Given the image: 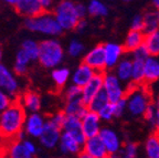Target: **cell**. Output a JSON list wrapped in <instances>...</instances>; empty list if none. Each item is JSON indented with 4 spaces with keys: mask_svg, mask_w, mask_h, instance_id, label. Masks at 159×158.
<instances>
[{
    "mask_svg": "<svg viewBox=\"0 0 159 158\" xmlns=\"http://www.w3.org/2000/svg\"><path fill=\"white\" fill-rule=\"evenodd\" d=\"M27 114L18 100L0 114V135L5 138L15 139L23 131Z\"/></svg>",
    "mask_w": 159,
    "mask_h": 158,
    "instance_id": "obj_1",
    "label": "cell"
},
{
    "mask_svg": "<svg viewBox=\"0 0 159 158\" xmlns=\"http://www.w3.org/2000/svg\"><path fill=\"white\" fill-rule=\"evenodd\" d=\"M64 59V49L55 39H47L39 43L38 61L47 69H57Z\"/></svg>",
    "mask_w": 159,
    "mask_h": 158,
    "instance_id": "obj_2",
    "label": "cell"
},
{
    "mask_svg": "<svg viewBox=\"0 0 159 158\" xmlns=\"http://www.w3.org/2000/svg\"><path fill=\"white\" fill-rule=\"evenodd\" d=\"M25 27L32 32H38L50 37H57L63 32L52 12H43L34 18H28Z\"/></svg>",
    "mask_w": 159,
    "mask_h": 158,
    "instance_id": "obj_3",
    "label": "cell"
},
{
    "mask_svg": "<svg viewBox=\"0 0 159 158\" xmlns=\"http://www.w3.org/2000/svg\"><path fill=\"white\" fill-rule=\"evenodd\" d=\"M139 86L132 83L127 89L126 93L127 109L128 113L134 117L144 116L146 109L152 104L148 93Z\"/></svg>",
    "mask_w": 159,
    "mask_h": 158,
    "instance_id": "obj_4",
    "label": "cell"
},
{
    "mask_svg": "<svg viewBox=\"0 0 159 158\" xmlns=\"http://www.w3.org/2000/svg\"><path fill=\"white\" fill-rule=\"evenodd\" d=\"M53 15L63 31L75 29L77 22L80 21L76 8H75V2L70 1V0L60 1L54 7Z\"/></svg>",
    "mask_w": 159,
    "mask_h": 158,
    "instance_id": "obj_5",
    "label": "cell"
},
{
    "mask_svg": "<svg viewBox=\"0 0 159 158\" xmlns=\"http://www.w3.org/2000/svg\"><path fill=\"white\" fill-rule=\"evenodd\" d=\"M103 91L106 93L111 104L117 103L126 97L127 90L113 72H104L103 74Z\"/></svg>",
    "mask_w": 159,
    "mask_h": 158,
    "instance_id": "obj_6",
    "label": "cell"
},
{
    "mask_svg": "<svg viewBox=\"0 0 159 158\" xmlns=\"http://www.w3.org/2000/svg\"><path fill=\"white\" fill-rule=\"evenodd\" d=\"M0 90L13 100L20 91V84L16 74L2 63H0Z\"/></svg>",
    "mask_w": 159,
    "mask_h": 158,
    "instance_id": "obj_7",
    "label": "cell"
},
{
    "mask_svg": "<svg viewBox=\"0 0 159 158\" xmlns=\"http://www.w3.org/2000/svg\"><path fill=\"white\" fill-rule=\"evenodd\" d=\"M6 2L13 7L17 12L25 16V18H34L43 13L40 0H7Z\"/></svg>",
    "mask_w": 159,
    "mask_h": 158,
    "instance_id": "obj_8",
    "label": "cell"
},
{
    "mask_svg": "<svg viewBox=\"0 0 159 158\" xmlns=\"http://www.w3.org/2000/svg\"><path fill=\"white\" fill-rule=\"evenodd\" d=\"M83 63L89 65L96 73H104L106 69L104 44H98L89 50L83 59Z\"/></svg>",
    "mask_w": 159,
    "mask_h": 158,
    "instance_id": "obj_9",
    "label": "cell"
},
{
    "mask_svg": "<svg viewBox=\"0 0 159 158\" xmlns=\"http://www.w3.org/2000/svg\"><path fill=\"white\" fill-rule=\"evenodd\" d=\"M98 137L104 144L105 148L109 155H115L120 151L123 147L122 139L116 131L109 127H103L98 134Z\"/></svg>",
    "mask_w": 159,
    "mask_h": 158,
    "instance_id": "obj_10",
    "label": "cell"
},
{
    "mask_svg": "<svg viewBox=\"0 0 159 158\" xmlns=\"http://www.w3.org/2000/svg\"><path fill=\"white\" fill-rule=\"evenodd\" d=\"M62 135V129L53 125L49 119H47L44 128L39 137L41 145L47 149H53L59 146V142Z\"/></svg>",
    "mask_w": 159,
    "mask_h": 158,
    "instance_id": "obj_11",
    "label": "cell"
},
{
    "mask_svg": "<svg viewBox=\"0 0 159 158\" xmlns=\"http://www.w3.org/2000/svg\"><path fill=\"white\" fill-rule=\"evenodd\" d=\"M81 122H82L83 133L86 139L98 136L102 127H101V118L96 113L87 111L84 116L81 118Z\"/></svg>",
    "mask_w": 159,
    "mask_h": 158,
    "instance_id": "obj_12",
    "label": "cell"
},
{
    "mask_svg": "<svg viewBox=\"0 0 159 158\" xmlns=\"http://www.w3.org/2000/svg\"><path fill=\"white\" fill-rule=\"evenodd\" d=\"M45 122H47V119L40 113L29 114L27 118H25L23 131H25V133L27 135L39 138L41 134H42L43 128H44Z\"/></svg>",
    "mask_w": 159,
    "mask_h": 158,
    "instance_id": "obj_13",
    "label": "cell"
},
{
    "mask_svg": "<svg viewBox=\"0 0 159 158\" xmlns=\"http://www.w3.org/2000/svg\"><path fill=\"white\" fill-rule=\"evenodd\" d=\"M103 74L104 73H95L93 79L82 89V102L86 106L99 92L103 91Z\"/></svg>",
    "mask_w": 159,
    "mask_h": 158,
    "instance_id": "obj_14",
    "label": "cell"
},
{
    "mask_svg": "<svg viewBox=\"0 0 159 158\" xmlns=\"http://www.w3.org/2000/svg\"><path fill=\"white\" fill-rule=\"evenodd\" d=\"M62 131L64 133L69 134V135L73 136L82 146L85 143V141H86V137H85L84 133H83L82 122H81L80 117L66 116L64 124H63Z\"/></svg>",
    "mask_w": 159,
    "mask_h": 158,
    "instance_id": "obj_15",
    "label": "cell"
},
{
    "mask_svg": "<svg viewBox=\"0 0 159 158\" xmlns=\"http://www.w3.org/2000/svg\"><path fill=\"white\" fill-rule=\"evenodd\" d=\"M82 151L89 155L93 158H108L109 154L105 148L104 144L101 141L98 136L87 138L85 143L83 144Z\"/></svg>",
    "mask_w": 159,
    "mask_h": 158,
    "instance_id": "obj_16",
    "label": "cell"
},
{
    "mask_svg": "<svg viewBox=\"0 0 159 158\" xmlns=\"http://www.w3.org/2000/svg\"><path fill=\"white\" fill-rule=\"evenodd\" d=\"M105 51V63H106V69H113L117 65L122 55L124 53V48L118 43L115 42H108L104 44Z\"/></svg>",
    "mask_w": 159,
    "mask_h": 158,
    "instance_id": "obj_17",
    "label": "cell"
},
{
    "mask_svg": "<svg viewBox=\"0 0 159 158\" xmlns=\"http://www.w3.org/2000/svg\"><path fill=\"white\" fill-rule=\"evenodd\" d=\"M95 73H96V72L93 69H91V67L85 64V63L80 64L72 75L73 85H76V86L83 89V87L93 79Z\"/></svg>",
    "mask_w": 159,
    "mask_h": 158,
    "instance_id": "obj_18",
    "label": "cell"
},
{
    "mask_svg": "<svg viewBox=\"0 0 159 158\" xmlns=\"http://www.w3.org/2000/svg\"><path fill=\"white\" fill-rule=\"evenodd\" d=\"M19 103L23 107L25 112H30V114L38 113L41 109V97L37 92L28 91L21 95Z\"/></svg>",
    "mask_w": 159,
    "mask_h": 158,
    "instance_id": "obj_19",
    "label": "cell"
},
{
    "mask_svg": "<svg viewBox=\"0 0 159 158\" xmlns=\"http://www.w3.org/2000/svg\"><path fill=\"white\" fill-rule=\"evenodd\" d=\"M83 146L73 137V136L69 135V134L62 132L61 138L59 142V148L63 154H74V155H79L82 151Z\"/></svg>",
    "mask_w": 159,
    "mask_h": 158,
    "instance_id": "obj_20",
    "label": "cell"
},
{
    "mask_svg": "<svg viewBox=\"0 0 159 158\" xmlns=\"http://www.w3.org/2000/svg\"><path fill=\"white\" fill-rule=\"evenodd\" d=\"M159 80V60L149 57L144 63V83H152Z\"/></svg>",
    "mask_w": 159,
    "mask_h": 158,
    "instance_id": "obj_21",
    "label": "cell"
},
{
    "mask_svg": "<svg viewBox=\"0 0 159 158\" xmlns=\"http://www.w3.org/2000/svg\"><path fill=\"white\" fill-rule=\"evenodd\" d=\"M132 71H133V60L129 58H122L120 61L115 67L114 74L117 79L122 82H132Z\"/></svg>",
    "mask_w": 159,
    "mask_h": 158,
    "instance_id": "obj_22",
    "label": "cell"
},
{
    "mask_svg": "<svg viewBox=\"0 0 159 158\" xmlns=\"http://www.w3.org/2000/svg\"><path fill=\"white\" fill-rule=\"evenodd\" d=\"M6 158H33V156L25 149L22 142L17 139H11L7 147Z\"/></svg>",
    "mask_w": 159,
    "mask_h": 158,
    "instance_id": "obj_23",
    "label": "cell"
},
{
    "mask_svg": "<svg viewBox=\"0 0 159 158\" xmlns=\"http://www.w3.org/2000/svg\"><path fill=\"white\" fill-rule=\"evenodd\" d=\"M145 41V35L144 32L140 31H133L130 30L127 33V37L124 42V50L126 52H134L139 47H142L144 44Z\"/></svg>",
    "mask_w": 159,
    "mask_h": 158,
    "instance_id": "obj_24",
    "label": "cell"
},
{
    "mask_svg": "<svg viewBox=\"0 0 159 158\" xmlns=\"http://www.w3.org/2000/svg\"><path fill=\"white\" fill-rule=\"evenodd\" d=\"M87 111H89V109L86 105H84L82 100H76V101L66 102L63 112L66 116H76L82 118Z\"/></svg>",
    "mask_w": 159,
    "mask_h": 158,
    "instance_id": "obj_25",
    "label": "cell"
},
{
    "mask_svg": "<svg viewBox=\"0 0 159 158\" xmlns=\"http://www.w3.org/2000/svg\"><path fill=\"white\" fill-rule=\"evenodd\" d=\"M31 63L29 57L25 53L23 50L20 49L16 54V61L13 65V73L17 75H25L29 69V64Z\"/></svg>",
    "mask_w": 159,
    "mask_h": 158,
    "instance_id": "obj_26",
    "label": "cell"
},
{
    "mask_svg": "<svg viewBox=\"0 0 159 158\" xmlns=\"http://www.w3.org/2000/svg\"><path fill=\"white\" fill-rule=\"evenodd\" d=\"M159 30V18L156 10L148 11L144 15V35H149Z\"/></svg>",
    "mask_w": 159,
    "mask_h": 158,
    "instance_id": "obj_27",
    "label": "cell"
},
{
    "mask_svg": "<svg viewBox=\"0 0 159 158\" xmlns=\"http://www.w3.org/2000/svg\"><path fill=\"white\" fill-rule=\"evenodd\" d=\"M144 45L150 57L159 55V30L145 35Z\"/></svg>",
    "mask_w": 159,
    "mask_h": 158,
    "instance_id": "obj_28",
    "label": "cell"
},
{
    "mask_svg": "<svg viewBox=\"0 0 159 158\" xmlns=\"http://www.w3.org/2000/svg\"><path fill=\"white\" fill-rule=\"evenodd\" d=\"M145 153L147 158H159V135L154 134L145 143Z\"/></svg>",
    "mask_w": 159,
    "mask_h": 158,
    "instance_id": "obj_29",
    "label": "cell"
},
{
    "mask_svg": "<svg viewBox=\"0 0 159 158\" xmlns=\"http://www.w3.org/2000/svg\"><path fill=\"white\" fill-rule=\"evenodd\" d=\"M87 7V13L92 17H106L108 15V7L102 1L92 0L89 1Z\"/></svg>",
    "mask_w": 159,
    "mask_h": 158,
    "instance_id": "obj_30",
    "label": "cell"
},
{
    "mask_svg": "<svg viewBox=\"0 0 159 158\" xmlns=\"http://www.w3.org/2000/svg\"><path fill=\"white\" fill-rule=\"evenodd\" d=\"M21 50L25 51V54L29 57L30 61H37L39 59V43L35 40L27 39L22 42Z\"/></svg>",
    "mask_w": 159,
    "mask_h": 158,
    "instance_id": "obj_31",
    "label": "cell"
},
{
    "mask_svg": "<svg viewBox=\"0 0 159 158\" xmlns=\"http://www.w3.org/2000/svg\"><path fill=\"white\" fill-rule=\"evenodd\" d=\"M109 103L108 97H107L106 93L104 91H101L91 101V103L87 105L89 111L93 112V113H98L102 109H104L107 104Z\"/></svg>",
    "mask_w": 159,
    "mask_h": 158,
    "instance_id": "obj_32",
    "label": "cell"
},
{
    "mask_svg": "<svg viewBox=\"0 0 159 158\" xmlns=\"http://www.w3.org/2000/svg\"><path fill=\"white\" fill-rule=\"evenodd\" d=\"M144 117L146 118V121L148 122L149 125L156 131V134L159 135V111L156 109V105H155V104L152 103L149 105L148 109L145 112Z\"/></svg>",
    "mask_w": 159,
    "mask_h": 158,
    "instance_id": "obj_33",
    "label": "cell"
},
{
    "mask_svg": "<svg viewBox=\"0 0 159 158\" xmlns=\"http://www.w3.org/2000/svg\"><path fill=\"white\" fill-rule=\"evenodd\" d=\"M144 63L145 62L140 60H133L132 83L138 86L144 83Z\"/></svg>",
    "mask_w": 159,
    "mask_h": 158,
    "instance_id": "obj_34",
    "label": "cell"
},
{
    "mask_svg": "<svg viewBox=\"0 0 159 158\" xmlns=\"http://www.w3.org/2000/svg\"><path fill=\"white\" fill-rule=\"evenodd\" d=\"M51 77L57 87H63L70 79V70L67 67H57L52 70Z\"/></svg>",
    "mask_w": 159,
    "mask_h": 158,
    "instance_id": "obj_35",
    "label": "cell"
},
{
    "mask_svg": "<svg viewBox=\"0 0 159 158\" xmlns=\"http://www.w3.org/2000/svg\"><path fill=\"white\" fill-rule=\"evenodd\" d=\"M118 154L120 158H136L138 154V147L133 142H128L123 146Z\"/></svg>",
    "mask_w": 159,
    "mask_h": 158,
    "instance_id": "obj_36",
    "label": "cell"
},
{
    "mask_svg": "<svg viewBox=\"0 0 159 158\" xmlns=\"http://www.w3.org/2000/svg\"><path fill=\"white\" fill-rule=\"evenodd\" d=\"M84 50H85V48H84V44H83L82 42L77 39H73V40H71L70 43H69V47H67V53H69L71 57L77 58L81 54H83Z\"/></svg>",
    "mask_w": 159,
    "mask_h": 158,
    "instance_id": "obj_37",
    "label": "cell"
},
{
    "mask_svg": "<svg viewBox=\"0 0 159 158\" xmlns=\"http://www.w3.org/2000/svg\"><path fill=\"white\" fill-rule=\"evenodd\" d=\"M65 100L66 102L76 101V100H82V89L76 85H71L65 91Z\"/></svg>",
    "mask_w": 159,
    "mask_h": 158,
    "instance_id": "obj_38",
    "label": "cell"
},
{
    "mask_svg": "<svg viewBox=\"0 0 159 158\" xmlns=\"http://www.w3.org/2000/svg\"><path fill=\"white\" fill-rule=\"evenodd\" d=\"M97 115L99 116L101 121H111L114 118V109H113V104L108 103L104 109H102L101 111L97 113Z\"/></svg>",
    "mask_w": 159,
    "mask_h": 158,
    "instance_id": "obj_39",
    "label": "cell"
},
{
    "mask_svg": "<svg viewBox=\"0 0 159 158\" xmlns=\"http://www.w3.org/2000/svg\"><path fill=\"white\" fill-rule=\"evenodd\" d=\"M65 118H66L65 113L63 111H60V112H57V113L53 114L52 116L49 118V121L51 122L54 126H57V127L62 129L63 124H64V122H65Z\"/></svg>",
    "mask_w": 159,
    "mask_h": 158,
    "instance_id": "obj_40",
    "label": "cell"
},
{
    "mask_svg": "<svg viewBox=\"0 0 159 158\" xmlns=\"http://www.w3.org/2000/svg\"><path fill=\"white\" fill-rule=\"evenodd\" d=\"M150 57L147 51L146 47L144 44L142 47H139L138 49H136L134 52H132V59L133 60H140V61H146L148 58Z\"/></svg>",
    "mask_w": 159,
    "mask_h": 158,
    "instance_id": "obj_41",
    "label": "cell"
},
{
    "mask_svg": "<svg viewBox=\"0 0 159 158\" xmlns=\"http://www.w3.org/2000/svg\"><path fill=\"white\" fill-rule=\"evenodd\" d=\"M113 109H114V116L115 117H120L124 115L125 111L127 109V102L126 97L120 101H118L117 103L113 104Z\"/></svg>",
    "mask_w": 159,
    "mask_h": 158,
    "instance_id": "obj_42",
    "label": "cell"
},
{
    "mask_svg": "<svg viewBox=\"0 0 159 158\" xmlns=\"http://www.w3.org/2000/svg\"><path fill=\"white\" fill-rule=\"evenodd\" d=\"M13 101H16V100L11 99L8 94H6L5 92L0 90V114L3 111H6L13 103Z\"/></svg>",
    "mask_w": 159,
    "mask_h": 158,
    "instance_id": "obj_43",
    "label": "cell"
},
{
    "mask_svg": "<svg viewBox=\"0 0 159 158\" xmlns=\"http://www.w3.org/2000/svg\"><path fill=\"white\" fill-rule=\"evenodd\" d=\"M130 30L143 32V30H144V16L136 15L133 18L132 22H130Z\"/></svg>",
    "mask_w": 159,
    "mask_h": 158,
    "instance_id": "obj_44",
    "label": "cell"
},
{
    "mask_svg": "<svg viewBox=\"0 0 159 158\" xmlns=\"http://www.w3.org/2000/svg\"><path fill=\"white\" fill-rule=\"evenodd\" d=\"M75 8H76V12L79 16L80 20L85 19V16L87 15V7L82 2H77L75 3Z\"/></svg>",
    "mask_w": 159,
    "mask_h": 158,
    "instance_id": "obj_45",
    "label": "cell"
},
{
    "mask_svg": "<svg viewBox=\"0 0 159 158\" xmlns=\"http://www.w3.org/2000/svg\"><path fill=\"white\" fill-rule=\"evenodd\" d=\"M23 143V146L25 147V149H27L28 151H29L30 154L32 156H34L35 154H37V146H35V144L33 143L32 141H29V139H25V141L22 142Z\"/></svg>",
    "mask_w": 159,
    "mask_h": 158,
    "instance_id": "obj_46",
    "label": "cell"
},
{
    "mask_svg": "<svg viewBox=\"0 0 159 158\" xmlns=\"http://www.w3.org/2000/svg\"><path fill=\"white\" fill-rule=\"evenodd\" d=\"M40 3H41V7H42L44 12H50V10L52 9V6H53L52 0H40Z\"/></svg>",
    "mask_w": 159,
    "mask_h": 158,
    "instance_id": "obj_47",
    "label": "cell"
},
{
    "mask_svg": "<svg viewBox=\"0 0 159 158\" xmlns=\"http://www.w3.org/2000/svg\"><path fill=\"white\" fill-rule=\"evenodd\" d=\"M87 28V22H86V20L85 19H82V20H80L79 22H77V26L75 29L79 31V32H83V31H85Z\"/></svg>",
    "mask_w": 159,
    "mask_h": 158,
    "instance_id": "obj_48",
    "label": "cell"
},
{
    "mask_svg": "<svg viewBox=\"0 0 159 158\" xmlns=\"http://www.w3.org/2000/svg\"><path fill=\"white\" fill-rule=\"evenodd\" d=\"M77 158H93V157H91L89 155H87V154H85L84 151H81V153L77 155Z\"/></svg>",
    "mask_w": 159,
    "mask_h": 158,
    "instance_id": "obj_49",
    "label": "cell"
},
{
    "mask_svg": "<svg viewBox=\"0 0 159 158\" xmlns=\"http://www.w3.org/2000/svg\"><path fill=\"white\" fill-rule=\"evenodd\" d=\"M152 6H154L156 11H159V0H154L152 1Z\"/></svg>",
    "mask_w": 159,
    "mask_h": 158,
    "instance_id": "obj_50",
    "label": "cell"
},
{
    "mask_svg": "<svg viewBox=\"0 0 159 158\" xmlns=\"http://www.w3.org/2000/svg\"><path fill=\"white\" fill-rule=\"evenodd\" d=\"M108 158H120V156L119 154H115V155H109Z\"/></svg>",
    "mask_w": 159,
    "mask_h": 158,
    "instance_id": "obj_51",
    "label": "cell"
},
{
    "mask_svg": "<svg viewBox=\"0 0 159 158\" xmlns=\"http://www.w3.org/2000/svg\"><path fill=\"white\" fill-rule=\"evenodd\" d=\"M1 60H2V49L0 48V63H1Z\"/></svg>",
    "mask_w": 159,
    "mask_h": 158,
    "instance_id": "obj_52",
    "label": "cell"
},
{
    "mask_svg": "<svg viewBox=\"0 0 159 158\" xmlns=\"http://www.w3.org/2000/svg\"><path fill=\"white\" fill-rule=\"evenodd\" d=\"M155 105H156V109L159 111V97H158V100H157V102H156V104H155Z\"/></svg>",
    "mask_w": 159,
    "mask_h": 158,
    "instance_id": "obj_53",
    "label": "cell"
},
{
    "mask_svg": "<svg viewBox=\"0 0 159 158\" xmlns=\"http://www.w3.org/2000/svg\"><path fill=\"white\" fill-rule=\"evenodd\" d=\"M3 157H5V156H3V155H2V154L0 153V158H3Z\"/></svg>",
    "mask_w": 159,
    "mask_h": 158,
    "instance_id": "obj_54",
    "label": "cell"
},
{
    "mask_svg": "<svg viewBox=\"0 0 159 158\" xmlns=\"http://www.w3.org/2000/svg\"><path fill=\"white\" fill-rule=\"evenodd\" d=\"M157 12H158V18H159V11H157Z\"/></svg>",
    "mask_w": 159,
    "mask_h": 158,
    "instance_id": "obj_55",
    "label": "cell"
}]
</instances>
